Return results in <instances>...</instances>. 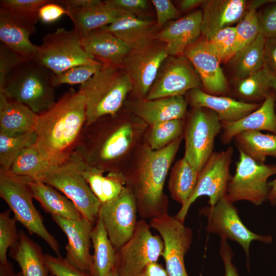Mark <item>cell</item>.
Wrapping results in <instances>:
<instances>
[{"label":"cell","mask_w":276,"mask_h":276,"mask_svg":"<svg viewBox=\"0 0 276 276\" xmlns=\"http://www.w3.org/2000/svg\"><path fill=\"white\" fill-rule=\"evenodd\" d=\"M86 120L85 97L79 89L70 88L38 114L35 146L50 164H62L74 152Z\"/></svg>","instance_id":"1"},{"label":"cell","mask_w":276,"mask_h":276,"mask_svg":"<svg viewBox=\"0 0 276 276\" xmlns=\"http://www.w3.org/2000/svg\"><path fill=\"white\" fill-rule=\"evenodd\" d=\"M182 136L156 150L144 149L140 167L124 175L126 187L132 193L137 213L144 219H152L168 213V200L164 186Z\"/></svg>","instance_id":"2"},{"label":"cell","mask_w":276,"mask_h":276,"mask_svg":"<svg viewBox=\"0 0 276 276\" xmlns=\"http://www.w3.org/2000/svg\"><path fill=\"white\" fill-rule=\"evenodd\" d=\"M116 115L85 125L74 151L85 164L104 172H116L114 164L128 151L135 136L133 124L119 122Z\"/></svg>","instance_id":"3"},{"label":"cell","mask_w":276,"mask_h":276,"mask_svg":"<svg viewBox=\"0 0 276 276\" xmlns=\"http://www.w3.org/2000/svg\"><path fill=\"white\" fill-rule=\"evenodd\" d=\"M79 89L85 98V125H89L102 117L116 114L132 91V85L121 66L103 64Z\"/></svg>","instance_id":"4"},{"label":"cell","mask_w":276,"mask_h":276,"mask_svg":"<svg viewBox=\"0 0 276 276\" xmlns=\"http://www.w3.org/2000/svg\"><path fill=\"white\" fill-rule=\"evenodd\" d=\"M53 73L35 59L27 60L6 77L0 92L40 114L56 103Z\"/></svg>","instance_id":"5"},{"label":"cell","mask_w":276,"mask_h":276,"mask_svg":"<svg viewBox=\"0 0 276 276\" xmlns=\"http://www.w3.org/2000/svg\"><path fill=\"white\" fill-rule=\"evenodd\" d=\"M30 178L0 171V197L7 203L19 222L30 235L42 239L60 256L59 244L44 225L43 219L33 203L34 198L29 185Z\"/></svg>","instance_id":"6"},{"label":"cell","mask_w":276,"mask_h":276,"mask_svg":"<svg viewBox=\"0 0 276 276\" xmlns=\"http://www.w3.org/2000/svg\"><path fill=\"white\" fill-rule=\"evenodd\" d=\"M82 160L74 152L62 164L52 166L39 179L68 198L83 218L95 224L101 202L94 194L81 172Z\"/></svg>","instance_id":"7"},{"label":"cell","mask_w":276,"mask_h":276,"mask_svg":"<svg viewBox=\"0 0 276 276\" xmlns=\"http://www.w3.org/2000/svg\"><path fill=\"white\" fill-rule=\"evenodd\" d=\"M81 38L74 29L58 28L42 38L34 59L54 75L77 65L102 64L85 51Z\"/></svg>","instance_id":"8"},{"label":"cell","mask_w":276,"mask_h":276,"mask_svg":"<svg viewBox=\"0 0 276 276\" xmlns=\"http://www.w3.org/2000/svg\"><path fill=\"white\" fill-rule=\"evenodd\" d=\"M150 227L144 219L138 221L132 237L117 251L114 269L119 276H139L162 256L163 240Z\"/></svg>","instance_id":"9"},{"label":"cell","mask_w":276,"mask_h":276,"mask_svg":"<svg viewBox=\"0 0 276 276\" xmlns=\"http://www.w3.org/2000/svg\"><path fill=\"white\" fill-rule=\"evenodd\" d=\"M238 150L239 160L228 182L226 196L233 203L245 200L260 205L268 199V179L276 174V165L258 163Z\"/></svg>","instance_id":"10"},{"label":"cell","mask_w":276,"mask_h":276,"mask_svg":"<svg viewBox=\"0 0 276 276\" xmlns=\"http://www.w3.org/2000/svg\"><path fill=\"white\" fill-rule=\"evenodd\" d=\"M221 131V122L215 112L194 108L184 127V157L198 172L213 153L215 139Z\"/></svg>","instance_id":"11"},{"label":"cell","mask_w":276,"mask_h":276,"mask_svg":"<svg viewBox=\"0 0 276 276\" xmlns=\"http://www.w3.org/2000/svg\"><path fill=\"white\" fill-rule=\"evenodd\" d=\"M200 213L207 218L205 230L209 233L217 234L221 238L238 243L243 249L249 266V248L253 241L270 243L272 237L250 231L242 222L237 209L226 196L220 199L214 205L201 209Z\"/></svg>","instance_id":"12"},{"label":"cell","mask_w":276,"mask_h":276,"mask_svg":"<svg viewBox=\"0 0 276 276\" xmlns=\"http://www.w3.org/2000/svg\"><path fill=\"white\" fill-rule=\"evenodd\" d=\"M233 152V147L229 146L225 150L212 154L199 172L193 192L175 216L178 219L184 222L190 206L199 197H209V205H214L226 196L232 177L229 167Z\"/></svg>","instance_id":"13"},{"label":"cell","mask_w":276,"mask_h":276,"mask_svg":"<svg viewBox=\"0 0 276 276\" xmlns=\"http://www.w3.org/2000/svg\"><path fill=\"white\" fill-rule=\"evenodd\" d=\"M184 222L168 213L150 219V225L160 234L164 244L163 257L169 276H189L185 255L192 241V231Z\"/></svg>","instance_id":"14"},{"label":"cell","mask_w":276,"mask_h":276,"mask_svg":"<svg viewBox=\"0 0 276 276\" xmlns=\"http://www.w3.org/2000/svg\"><path fill=\"white\" fill-rule=\"evenodd\" d=\"M159 42L155 40L143 48L131 50L121 66L129 77L131 92L137 99H146L162 63L169 56L165 44Z\"/></svg>","instance_id":"15"},{"label":"cell","mask_w":276,"mask_h":276,"mask_svg":"<svg viewBox=\"0 0 276 276\" xmlns=\"http://www.w3.org/2000/svg\"><path fill=\"white\" fill-rule=\"evenodd\" d=\"M137 212L135 198L126 186L117 197L101 204L98 218L117 251L132 237L138 221Z\"/></svg>","instance_id":"16"},{"label":"cell","mask_w":276,"mask_h":276,"mask_svg":"<svg viewBox=\"0 0 276 276\" xmlns=\"http://www.w3.org/2000/svg\"><path fill=\"white\" fill-rule=\"evenodd\" d=\"M201 84L199 75L185 56H169L162 63L146 99L183 96L189 90L200 88Z\"/></svg>","instance_id":"17"},{"label":"cell","mask_w":276,"mask_h":276,"mask_svg":"<svg viewBox=\"0 0 276 276\" xmlns=\"http://www.w3.org/2000/svg\"><path fill=\"white\" fill-rule=\"evenodd\" d=\"M183 55L199 75L205 92L216 96L227 93L228 86L220 66L221 61L208 40L198 39L186 49Z\"/></svg>","instance_id":"18"},{"label":"cell","mask_w":276,"mask_h":276,"mask_svg":"<svg viewBox=\"0 0 276 276\" xmlns=\"http://www.w3.org/2000/svg\"><path fill=\"white\" fill-rule=\"evenodd\" d=\"M51 218L67 237L65 259L88 276H91L93 256L90 252V234L95 224L84 218L75 220L56 215H51Z\"/></svg>","instance_id":"19"},{"label":"cell","mask_w":276,"mask_h":276,"mask_svg":"<svg viewBox=\"0 0 276 276\" xmlns=\"http://www.w3.org/2000/svg\"><path fill=\"white\" fill-rule=\"evenodd\" d=\"M38 16L16 14L0 8L1 42L14 52L30 59H34L38 45L30 37L36 31Z\"/></svg>","instance_id":"20"},{"label":"cell","mask_w":276,"mask_h":276,"mask_svg":"<svg viewBox=\"0 0 276 276\" xmlns=\"http://www.w3.org/2000/svg\"><path fill=\"white\" fill-rule=\"evenodd\" d=\"M202 11L196 10L173 21L156 33L155 39L165 44L169 56L183 55L201 34Z\"/></svg>","instance_id":"21"},{"label":"cell","mask_w":276,"mask_h":276,"mask_svg":"<svg viewBox=\"0 0 276 276\" xmlns=\"http://www.w3.org/2000/svg\"><path fill=\"white\" fill-rule=\"evenodd\" d=\"M127 108L144 122L152 125L175 120H183L187 103L183 96L155 99H137L126 103Z\"/></svg>","instance_id":"22"},{"label":"cell","mask_w":276,"mask_h":276,"mask_svg":"<svg viewBox=\"0 0 276 276\" xmlns=\"http://www.w3.org/2000/svg\"><path fill=\"white\" fill-rule=\"evenodd\" d=\"M201 34L208 40L219 30L239 21L247 9L244 0H208L202 5Z\"/></svg>","instance_id":"23"},{"label":"cell","mask_w":276,"mask_h":276,"mask_svg":"<svg viewBox=\"0 0 276 276\" xmlns=\"http://www.w3.org/2000/svg\"><path fill=\"white\" fill-rule=\"evenodd\" d=\"M276 96L271 92L260 107L234 122H221V141L228 144L238 133L249 130H266L276 134Z\"/></svg>","instance_id":"24"},{"label":"cell","mask_w":276,"mask_h":276,"mask_svg":"<svg viewBox=\"0 0 276 276\" xmlns=\"http://www.w3.org/2000/svg\"><path fill=\"white\" fill-rule=\"evenodd\" d=\"M85 51L104 65L122 66L131 49L121 39L102 29L90 32L81 38Z\"/></svg>","instance_id":"25"},{"label":"cell","mask_w":276,"mask_h":276,"mask_svg":"<svg viewBox=\"0 0 276 276\" xmlns=\"http://www.w3.org/2000/svg\"><path fill=\"white\" fill-rule=\"evenodd\" d=\"M189 101L192 106L203 107L215 112L221 122H236L250 113L261 104L238 101L223 96L208 94L200 88L190 90Z\"/></svg>","instance_id":"26"},{"label":"cell","mask_w":276,"mask_h":276,"mask_svg":"<svg viewBox=\"0 0 276 276\" xmlns=\"http://www.w3.org/2000/svg\"><path fill=\"white\" fill-rule=\"evenodd\" d=\"M124 42L131 50L143 48L154 41L155 22L146 18L125 14L101 28Z\"/></svg>","instance_id":"27"},{"label":"cell","mask_w":276,"mask_h":276,"mask_svg":"<svg viewBox=\"0 0 276 276\" xmlns=\"http://www.w3.org/2000/svg\"><path fill=\"white\" fill-rule=\"evenodd\" d=\"M38 114L0 92V133L14 135L35 131Z\"/></svg>","instance_id":"28"},{"label":"cell","mask_w":276,"mask_h":276,"mask_svg":"<svg viewBox=\"0 0 276 276\" xmlns=\"http://www.w3.org/2000/svg\"><path fill=\"white\" fill-rule=\"evenodd\" d=\"M74 30L81 37L93 31L110 25L121 16L123 12L111 8L104 1H98L90 6L68 10Z\"/></svg>","instance_id":"29"},{"label":"cell","mask_w":276,"mask_h":276,"mask_svg":"<svg viewBox=\"0 0 276 276\" xmlns=\"http://www.w3.org/2000/svg\"><path fill=\"white\" fill-rule=\"evenodd\" d=\"M9 249V255L18 264L22 276L50 275L41 248L24 231L19 232L17 240Z\"/></svg>","instance_id":"30"},{"label":"cell","mask_w":276,"mask_h":276,"mask_svg":"<svg viewBox=\"0 0 276 276\" xmlns=\"http://www.w3.org/2000/svg\"><path fill=\"white\" fill-rule=\"evenodd\" d=\"M29 185L34 198L46 213L70 220L83 218L74 203L53 187L31 178Z\"/></svg>","instance_id":"31"},{"label":"cell","mask_w":276,"mask_h":276,"mask_svg":"<svg viewBox=\"0 0 276 276\" xmlns=\"http://www.w3.org/2000/svg\"><path fill=\"white\" fill-rule=\"evenodd\" d=\"M81 172L101 203L110 201L117 197L125 187V178L121 172H108L106 175H104L105 172L103 170L83 162Z\"/></svg>","instance_id":"32"},{"label":"cell","mask_w":276,"mask_h":276,"mask_svg":"<svg viewBox=\"0 0 276 276\" xmlns=\"http://www.w3.org/2000/svg\"><path fill=\"white\" fill-rule=\"evenodd\" d=\"M90 237L94 250L91 276H109L115 268L117 250L99 218L91 231Z\"/></svg>","instance_id":"33"},{"label":"cell","mask_w":276,"mask_h":276,"mask_svg":"<svg viewBox=\"0 0 276 276\" xmlns=\"http://www.w3.org/2000/svg\"><path fill=\"white\" fill-rule=\"evenodd\" d=\"M234 140L238 150L258 163L264 164L269 156L276 158V134L249 130L238 133Z\"/></svg>","instance_id":"34"},{"label":"cell","mask_w":276,"mask_h":276,"mask_svg":"<svg viewBox=\"0 0 276 276\" xmlns=\"http://www.w3.org/2000/svg\"><path fill=\"white\" fill-rule=\"evenodd\" d=\"M265 39L259 33L251 43L231 59L235 76L243 79L263 67Z\"/></svg>","instance_id":"35"},{"label":"cell","mask_w":276,"mask_h":276,"mask_svg":"<svg viewBox=\"0 0 276 276\" xmlns=\"http://www.w3.org/2000/svg\"><path fill=\"white\" fill-rule=\"evenodd\" d=\"M199 173L184 156L172 168L168 188L172 198L181 205L193 192Z\"/></svg>","instance_id":"36"},{"label":"cell","mask_w":276,"mask_h":276,"mask_svg":"<svg viewBox=\"0 0 276 276\" xmlns=\"http://www.w3.org/2000/svg\"><path fill=\"white\" fill-rule=\"evenodd\" d=\"M272 78L263 66L257 72L241 79L237 84L236 93L239 97L247 100V103H256V101L261 100L263 102L271 93Z\"/></svg>","instance_id":"37"},{"label":"cell","mask_w":276,"mask_h":276,"mask_svg":"<svg viewBox=\"0 0 276 276\" xmlns=\"http://www.w3.org/2000/svg\"><path fill=\"white\" fill-rule=\"evenodd\" d=\"M52 166L41 155L34 145L22 151L8 172L13 175L38 180Z\"/></svg>","instance_id":"38"},{"label":"cell","mask_w":276,"mask_h":276,"mask_svg":"<svg viewBox=\"0 0 276 276\" xmlns=\"http://www.w3.org/2000/svg\"><path fill=\"white\" fill-rule=\"evenodd\" d=\"M36 139L35 131L14 135L0 133V171L8 172L22 151L34 145Z\"/></svg>","instance_id":"39"},{"label":"cell","mask_w":276,"mask_h":276,"mask_svg":"<svg viewBox=\"0 0 276 276\" xmlns=\"http://www.w3.org/2000/svg\"><path fill=\"white\" fill-rule=\"evenodd\" d=\"M148 136V146L152 150L162 149L182 136L185 123L183 120L175 119L151 126Z\"/></svg>","instance_id":"40"},{"label":"cell","mask_w":276,"mask_h":276,"mask_svg":"<svg viewBox=\"0 0 276 276\" xmlns=\"http://www.w3.org/2000/svg\"><path fill=\"white\" fill-rule=\"evenodd\" d=\"M235 27L237 42L234 56L251 43L260 33L258 12L257 9L248 7V10Z\"/></svg>","instance_id":"41"},{"label":"cell","mask_w":276,"mask_h":276,"mask_svg":"<svg viewBox=\"0 0 276 276\" xmlns=\"http://www.w3.org/2000/svg\"><path fill=\"white\" fill-rule=\"evenodd\" d=\"M14 217L10 216V211L7 210L0 214V265H7L9 262L7 257V251L17 240L16 222Z\"/></svg>","instance_id":"42"},{"label":"cell","mask_w":276,"mask_h":276,"mask_svg":"<svg viewBox=\"0 0 276 276\" xmlns=\"http://www.w3.org/2000/svg\"><path fill=\"white\" fill-rule=\"evenodd\" d=\"M99 65H80L73 67L59 75L52 76L54 87L63 84L75 85L84 83L103 66Z\"/></svg>","instance_id":"43"},{"label":"cell","mask_w":276,"mask_h":276,"mask_svg":"<svg viewBox=\"0 0 276 276\" xmlns=\"http://www.w3.org/2000/svg\"><path fill=\"white\" fill-rule=\"evenodd\" d=\"M218 54L222 62L230 60L234 56L237 42L236 27L224 28L208 39Z\"/></svg>","instance_id":"44"},{"label":"cell","mask_w":276,"mask_h":276,"mask_svg":"<svg viewBox=\"0 0 276 276\" xmlns=\"http://www.w3.org/2000/svg\"><path fill=\"white\" fill-rule=\"evenodd\" d=\"M51 0H1L0 8L21 15L38 16L40 8Z\"/></svg>","instance_id":"45"},{"label":"cell","mask_w":276,"mask_h":276,"mask_svg":"<svg viewBox=\"0 0 276 276\" xmlns=\"http://www.w3.org/2000/svg\"><path fill=\"white\" fill-rule=\"evenodd\" d=\"M30 59L0 43V87L8 74L22 62Z\"/></svg>","instance_id":"46"},{"label":"cell","mask_w":276,"mask_h":276,"mask_svg":"<svg viewBox=\"0 0 276 276\" xmlns=\"http://www.w3.org/2000/svg\"><path fill=\"white\" fill-rule=\"evenodd\" d=\"M45 261L49 273L54 276H88L61 256L45 254Z\"/></svg>","instance_id":"47"},{"label":"cell","mask_w":276,"mask_h":276,"mask_svg":"<svg viewBox=\"0 0 276 276\" xmlns=\"http://www.w3.org/2000/svg\"><path fill=\"white\" fill-rule=\"evenodd\" d=\"M260 33L265 38H276V1L258 13Z\"/></svg>","instance_id":"48"},{"label":"cell","mask_w":276,"mask_h":276,"mask_svg":"<svg viewBox=\"0 0 276 276\" xmlns=\"http://www.w3.org/2000/svg\"><path fill=\"white\" fill-rule=\"evenodd\" d=\"M104 2L111 8L126 14L143 17L148 10V3L145 0H106Z\"/></svg>","instance_id":"49"},{"label":"cell","mask_w":276,"mask_h":276,"mask_svg":"<svg viewBox=\"0 0 276 276\" xmlns=\"http://www.w3.org/2000/svg\"><path fill=\"white\" fill-rule=\"evenodd\" d=\"M156 13L155 28L162 27L169 21L177 18L179 12L170 0H152Z\"/></svg>","instance_id":"50"},{"label":"cell","mask_w":276,"mask_h":276,"mask_svg":"<svg viewBox=\"0 0 276 276\" xmlns=\"http://www.w3.org/2000/svg\"><path fill=\"white\" fill-rule=\"evenodd\" d=\"M68 15V11L56 1H51L42 6L39 10V20L44 24H51L60 19L63 15Z\"/></svg>","instance_id":"51"},{"label":"cell","mask_w":276,"mask_h":276,"mask_svg":"<svg viewBox=\"0 0 276 276\" xmlns=\"http://www.w3.org/2000/svg\"><path fill=\"white\" fill-rule=\"evenodd\" d=\"M219 254L223 263L225 276H239L238 270L232 262L233 252L226 239L221 238Z\"/></svg>","instance_id":"52"},{"label":"cell","mask_w":276,"mask_h":276,"mask_svg":"<svg viewBox=\"0 0 276 276\" xmlns=\"http://www.w3.org/2000/svg\"><path fill=\"white\" fill-rule=\"evenodd\" d=\"M263 66L276 79V38H266Z\"/></svg>","instance_id":"53"},{"label":"cell","mask_w":276,"mask_h":276,"mask_svg":"<svg viewBox=\"0 0 276 276\" xmlns=\"http://www.w3.org/2000/svg\"><path fill=\"white\" fill-rule=\"evenodd\" d=\"M98 0H60L56 2L67 11L85 7L96 3Z\"/></svg>","instance_id":"54"},{"label":"cell","mask_w":276,"mask_h":276,"mask_svg":"<svg viewBox=\"0 0 276 276\" xmlns=\"http://www.w3.org/2000/svg\"><path fill=\"white\" fill-rule=\"evenodd\" d=\"M139 276H169L163 265L157 262L150 264Z\"/></svg>","instance_id":"55"},{"label":"cell","mask_w":276,"mask_h":276,"mask_svg":"<svg viewBox=\"0 0 276 276\" xmlns=\"http://www.w3.org/2000/svg\"><path fill=\"white\" fill-rule=\"evenodd\" d=\"M204 2L203 0H182L180 3V10L181 11L192 10L199 5H202Z\"/></svg>","instance_id":"56"},{"label":"cell","mask_w":276,"mask_h":276,"mask_svg":"<svg viewBox=\"0 0 276 276\" xmlns=\"http://www.w3.org/2000/svg\"><path fill=\"white\" fill-rule=\"evenodd\" d=\"M0 276H22L21 271L15 273L12 264L9 262L7 265H0Z\"/></svg>","instance_id":"57"},{"label":"cell","mask_w":276,"mask_h":276,"mask_svg":"<svg viewBox=\"0 0 276 276\" xmlns=\"http://www.w3.org/2000/svg\"><path fill=\"white\" fill-rule=\"evenodd\" d=\"M269 192L268 194V200L270 203L274 206L276 205V178L268 182Z\"/></svg>","instance_id":"58"},{"label":"cell","mask_w":276,"mask_h":276,"mask_svg":"<svg viewBox=\"0 0 276 276\" xmlns=\"http://www.w3.org/2000/svg\"><path fill=\"white\" fill-rule=\"evenodd\" d=\"M270 85H271L272 89L273 90L276 96V79L272 78L271 79ZM275 106H276V101H275ZM275 113H276V107H275Z\"/></svg>","instance_id":"59"},{"label":"cell","mask_w":276,"mask_h":276,"mask_svg":"<svg viewBox=\"0 0 276 276\" xmlns=\"http://www.w3.org/2000/svg\"><path fill=\"white\" fill-rule=\"evenodd\" d=\"M109 276H119V275L118 274L117 272H116V271L115 270V269H114L112 272L111 273V274L109 275Z\"/></svg>","instance_id":"60"},{"label":"cell","mask_w":276,"mask_h":276,"mask_svg":"<svg viewBox=\"0 0 276 276\" xmlns=\"http://www.w3.org/2000/svg\"><path fill=\"white\" fill-rule=\"evenodd\" d=\"M50 276H54V275H52V274H50Z\"/></svg>","instance_id":"61"}]
</instances>
